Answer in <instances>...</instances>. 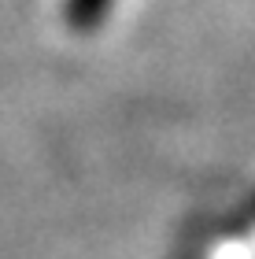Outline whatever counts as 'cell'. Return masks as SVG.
<instances>
[{"label": "cell", "instance_id": "obj_1", "mask_svg": "<svg viewBox=\"0 0 255 259\" xmlns=\"http://www.w3.org/2000/svg\"><path fill=\"white\" fill-rule=\"evenodd\" d=\"M108 8H111V0H67V22L78 30H92L108 15Z\"/></svg>", "mask_w": 255, "mask_h": 259}]
</instances>
